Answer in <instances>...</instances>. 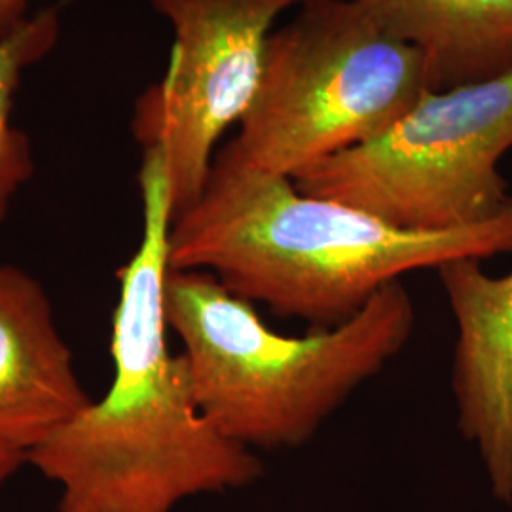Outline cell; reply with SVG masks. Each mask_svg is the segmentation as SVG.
<instances>
[{"mask_svg": "<svg viewBox=\"0 0 512 512\" xmlns=\"http://www.w3.org/2000/svg\"><path fill=\"white\" fill-rule=\"evenodd\" d=\"M378 25L420 52L431 92L512 71V0H359Z\"/></svg>", "mask_w": 512, "mask_h": 512, "instance_id": "9c48e42d", "label": "cell"}, {"mask_svg": "<svg viewBox=\"0 0 512 512\" xmlns=\"http://www.w3.org/2000/svg\"><path fill=\"white\" fill-rule=\"evenodd\" d=\"M90 403L44 287L0 262V448L27 459Z\"/></svg>", "mask_w": 512, "mask_h": 512, "instance_id": "ba28073f", "label": "cell"}, {"mask_svg": "<svg viewBox=\"0 0 512 512\" xmlns=\"http://www.w3.org/2000/svg\"><path fill=\"white\" fill-rule=\"evenodd\" d=\"M57 38L59 18L54 10L29 16L0 37V222L35 169L29 137L12 122L14 95L23 71L50 54Z\"/></svg>", "mask_w": 512, "mask_h": 512, "instance_id": "30bf717a", "label": "cell"}, {"mask_svg": "<svg viewBox=\"0 0 512 512\" xmlns=\"http://www.w3.org/2000/svg\"><path fill=\"white\" fill-rule=\"evenodd\" d=\"M512 148V71L427 92L382 137L300 171L304 194L348 203L397 228L444 232L512 203L499 173Z\"/></svg>", "mask_w": 512, "mask_h": 512, "instance_id": "5b68a950", "label": "cell"}, {"mask_svg": "<svg viewBox=\"0 0 512 512\" xmlns=\"http://www.w3.org/2000/svg\"><path fill=\"white\" fill-rule=\"evenodd\" d=\"M512 253V203L444 232L397 228L348 203L298 190L291 177L217 150L200 196L175 215L169 268L215 275L274 315L332 329L391 283L459 258Z\"/></svg>", "mask_w": 512, "mask_h": 512, "instance_id": "7a4b0ae2", "label": "cell"}, {"mask_svg": "<svg viewBox=\"0 0 512 512\" xmlns=\"http://www.w3.org/2000/svg\"><path fill=\"white\" fill-rule=\"evenodd\" d=\"M420 52L359 0H306L266 40L253 101L230 141L247 164L291 177L399 124L425 93Z\"/></svg>", "mask_w": 512, "mask_h": 512, "instance_id": "277c9868", "label": "cell"}, {"mask_svg": "<svg viewBox=\"0 0 512 512\" xmlns=\"http://www.w3.org/2000/svg\"><path fill=\"white\" fill-rule=\"evenodd\" d=\"M164 310L203 416L253 452L308 444L416 329L403 281L387 285L346 323L304 336L270 329L255 304L198 270L169 268Z\"/></svg>", "mask_w": 512, "mask_h": 512, "instance_id": "3957f363", "label": "cell"}, {"mask_svg": "<svg viewBox=\"0 0 512 512\" xmlns=\"http://www.w3.org/2000/svg\"><path fill=\"white\" fill-rule=\"evenodd\" d=\"M456 325L450 387L459 433L475 444L492 492L512 501V272L478 258L437 270Z\"/></svg>", "mask_w": 512, "mask_h": 512, "instance_id": "52a82bcc", "label": "cell"}, {"mask_svg": "<svg viewBox=\"0 0 512 512\" xmlns=\"http://www.w3.org/2000/svg\"><path fill=\"white\" fill-rule=\"evenodd\" d=\"M29 0H0V37L18 27L27 14Z\"/></svg>", "mask_w": 512, "mask_h": 512, "instance_id": "8fae6325", "label": "cell"}, {"mask_svg": "<svg viewBox=\"0 0 512 512\" xmlns=\"http://www.w3.org/2000/svg\"><path fill=\"white\" fill-rule=\"evenodd\" d=\"M306 0H150L175 44L160 84L133 112L141 147L164 152L175 215L194 202L226 129L249 109L275 19Z\"/></svg>", "mask_w": 512, "mask_h": 512, "instance_id": "8992f818", "label": "cell"}, {"mask_svg": "<svg viewBox=\"0 0 512 512\" xmlns=\"http://www.w3.org/2000/svg\"><path fill=\"white\" fill-rule=\"evenodd\" d=\"M25 461H27V459L23 458L21 454L0 448V492H2V488L8 484V480L18 473L19 467H21Z\"/></svg>", "mask_w": 512, "mask_h": 512, "instance_id": "7c38bea8", "label": "cell"}, {"mask_svg": "<svg viewBox=\"0 0 512 512\" xmlns=\"http://www.w3.org/2000/svg\"><path fill=\"white\" fill-rule=\"evenodd\" d=\"M137 181L143 228L118 272L112 382L27 458L59 484V512H173L184 499L241 490L264 475L253 450L203 416L186 359L169 348L164 287L175 203L160 148H143Z\"/></svg>", "mask_w": 512, "mask_h": 512, "instance_id": "6da1fadb", "label": "cell"}]
</instances>
